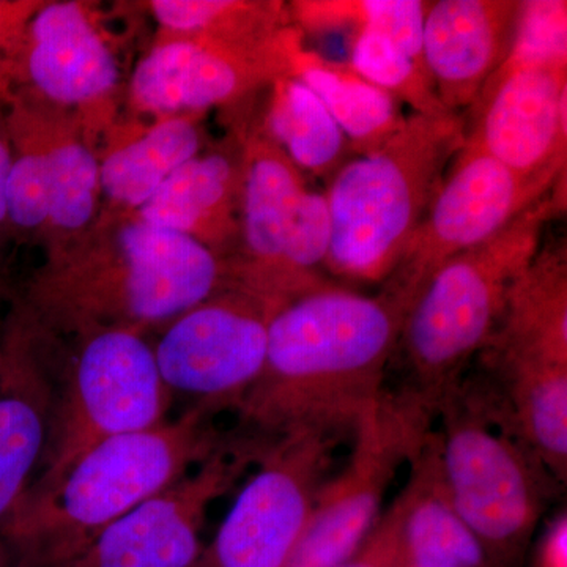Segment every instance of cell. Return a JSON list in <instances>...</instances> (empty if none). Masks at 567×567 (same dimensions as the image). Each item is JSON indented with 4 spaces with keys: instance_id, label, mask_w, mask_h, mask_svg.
<instances>
[{
    "instance_id": "obj_7",
    "label": "cell",
    "mask_w": 567,
    "mask_h": 567,
    "mask_svg": "<svg viewBox=\"0 0 567 567\" xmlns=\"http://www.w3.org/2000/svg\"><path fill=\"white\" fill-rule=\"evenodd\" d=\"M465 144L540 185L566 178L567 2L522 3L516 39L470 106Z\"/></svg>"
},
{
    "instance_id": "obj_24",
    "label": "cell",
    "mask_w": 567,
    "mask_h": 567,
    "mask_svg": "<svg viewBox=\"0 0 567 567\" xmlns=\"http://www.w3.org/2000/svg\"><path fill=\"white\" fill-rule=\"evenodd\" d=\"M270 89L265 133L298 169L317 177H333L350 151L333 115L298 78H279Z\"/></svg>"
},
{
    "instance_id": "obj_27",
    "label": "cell",
    "mask_w": 567,
    "mask_h": 567,
    "mask_svg": "<svg viewBox=\"0 0 567 567\" xmlns=\"http://www.w3.org/2000/svg\"><path fill=\"white\" fill-rule=\"evenodd\" d=\"M44 148L51 181L48 229L80 233L92 221L99 207L102 194L100 162L80 140H62L52 145L51 141L44 140Z\"/></svg>"
},
{
    "instance_id": "obj_10",
    "label": "cell",
    "mask_w": 567,
    "mask_h": 567,
    "mask_svg": "<svg viewBox=\"0 0 567 567\" xmlns=\"http://www.w3.org/2000/svg\"><path fill=\"white\" fill-rule=\"evenodd\" d=\"M342 439L301 434L268 446L194 567H289Z\"/></svg>"
},
{
    "instance_id": "obj_9",
    "label": "cell",
    "mask_w": 567,
    "mask_h": 567,
    "mask_svg": "<svg viewBox=\"0 0 567 567\" xmlns=\"http://www.w3.org/2000/svg\"><path fill=\"white\" fill-rule=\"evenodd\" d=\"M434 413L412 395L385 391L357 424L352 453L324 481L289 567H341L374 532L388 488L432 432Z\"/></svg>"
},
{
    "instance_id": "obj_16",
    "label": "cell",
    "mask_w": 567,
    "mask_h": 567,
    "mask_svg": "<svg viewBox=\"0 0 567 567\" xmlns=\"http://www.w3.org/2000/svg\"><path fill=\"white\" fill-rule=\"evenodd\" d=\"M520 0H439L425 13L423 58L446 111L470 110L513 48Z\"/></svg>"
},
{
    "instance_id": "obj_1",
    "label": "cell",
    "mask_w": 567,
    "mask_h": 567,
    "mask_svg": "<svg viewBox=\"0 0 567 567\" xmlns=\"http://www.w3.org/2000/svg\"><path fill=\"white\" fill-rule=\"evenodd\" d=\"M404 312L385 293L331 282L281 306L262 372L235 406V435L268 446L301 434L352 436L385 394Z\"/></svg>"
},
{
    "instance_id": "obj_2",
    "label": "cell",
    "mask_w": 567,
    "mask_h": 567,
    "mask_svg": "<svg viewBox=\"0 0 567 567\" xmlns=\"http://www.w3.org/2000/svg\"><path fill=\"white\" fill-rule=\"evenodd\" d=\"M221 410L194 404L175 421L92 447L51 491L28 496L3 543L24 567H66L117 518L188 475L229 440Z\"/></svg>"
},
{
    "instance_id": "obj_12",
    "label": "cell",
    "mask_w": 567,
    "mask_h": 567,
    "mask_svg": "<svg viewBox=\"0 0 567 567\" xmlns=\"http://www.w3.org/2000/svg\"><path fill=\"white\" fill-rule=\"evenodd\" d=\"M281 306L229 286L183 312L156 346V364L171 394L183 393L221 410H235L262 372L268 327Z\"/></svg>"
},
{
    "instance_id": "obj_33",
    "label": "cell",
    "mask_w": 567,
    "mask_h": 567,
    "mask_svg": "<svg viewBox=\"0 0 567 567\" xmlns=\"http://www.w3.org/2000/svg\"><path fill=\"white\" fill-rule=\"evenodd\" d=\"M0 336H2V333H0Z\"/></svg>"
},
{
    "instance_id": "obj_20",
    "label": "cell",
    "mask_w": 567,
    "mask_h": 567,
    "mask_svg": "<svg viewBox=\"0 0 567 567\" xmlns=\"http://www.w3.org/2000/svg\"><path fill=\"white\" fill-rule=\"evenodd\" d=\"M241 186L244 153H199L159 186L136 218L196 238L216 252V246L240 237Z\"/></svg>"
},
{
    "instance_id": "obj_4",
    "label": "cell",
    "mask_w": 567,
    "mask_h": 567,
    "mask_svg": "<svg viewBox=\"0 0 567 567\" xmlns=\"http://www.w3.org/2000/svg\"><path fill=\"white\" fill-rule=\"evenodd\" d=\"M565 207V197L551 189L494 237L446 260L410 306L395 347L409 374L402 391L435 417L440 402L486 349L511 284L535 259L544 229Z\"/></svg>"
},
{
    "instance_id": "obj_26",
    "label": "cell",
    "mask_w": 567,
    "mask_h": 567,
    "mask_svg": "<svg viewBox=\"0 0 567 567\" xmlns=\"http://www.w3.org/2000/svg\"><path fill=\"white\" fill-rule=\"evenodd\" d=\"M350 66L365 81L382 89L398 103L409 104L413 114L445 115L434 82L423 63L374 32H354Z\"/></svg>"
},
{
    "instance_id": "obj_28",
    "label": "cell",
    "mask_w": 567,
    "mask_h": 567,
    "mask_svg": "<svg viewBox=\"0 0 567 567\" xmlns=\"http://www.w3.org/2000/svg\"><path fill=\"white\" fill-rule=\"evenodd\" d=\"M402 511L395 498L352 559L341 567H404L401 543Z\"/></svg>"
},
{
    "instance_id": "obj_8",
    "label": "cell",
    "mask_w": 567,
    "mask_h": 567,
    "mask_svg": "<svg viewBox=\"0 0 567 567\" xmlns=\"http://www.w3.org/2000/svg\"><path fill=\"white\" fill-rule=\"evenodd\" d=\"M142 333L111 327L78 334L69 369L59 382L52 380L50 436L28 496L51 491L85 453L112 436L166 421L173 394Z\"/></svg>"
},
{
    "instance_id": "obj_11",
    "label": "cell",
    "mask_w": 567,
    "mask_h": 567,
    "mask_svg": "<svg viewBox=\"0 0 567 567\" xmlns=\"http://www.w3.org/2000/svg\"><path fill=\"white\" fill-rule=\"evenodd\" d=\"M554 188L522 178L464 142L382 293L405 316L446 260L494 237Z\"/></svg>"
},
{
    "instance_id": "obj_29",
    "label": "cell",
    "mask_w": 567,
    "mask_h": 567,
    "mask_svg": "<svg viewBox=\"0 0 567 567\" xmlns=\"http://www.w3.org/2000/svg\"><path fill=\"white\" fill-rule=\"evenodd\" d=\"M40 3L0 0V104L10 102L14 59L29 18Z\"/></svg>"
},
{
    "instance_id": "obj_14",
    "label": "cell",
    "mask_w": 567,
    "mask_h": 567,
    "mask_svg": "<svg viewBox=\"0 0 567 567\" xmlns=\"http://www.w3.org/2000/svg\"><path fill=\"white\" fill-rule=\"evenodd\" d=\"M303 47L298 28L278 39L238 43L183 37L156 44L136 66L134 103L163 117L205 111L292 76L293 55Z\"/></svg>"
},
{
    "instance_id": "obj_6",
    "label": "cell",
    "mask_w": 567,
    "mask_h": 567,
    "mask_svg": "<svg viewBox=\"0 0 567 567\" xmlns=\"http://www.w3.org/2000/svg\"><path fill=\"white\" fill-rule=\"evenodd\" d=\"M451 502L498 567L524 557L561 484L516 435L483 377H464L436 409Z\"/></svg>"
},
{
    "instance_id": "obj_22",
    "label": "cell",
    "mask_w": 567,
    "mask_h": 567,
    "mask_svg": "<svg viewBox=\"0 0 567 567\" xmlns=\"http://www.w3.org/2000/svg\"><path fill=\"white\" fill-rule=\"evenodd\" d=\"M292 76L319 96L358 156L379 151L404 126L406 117L393 96L365 81L350 63L328 61L301 47L293 55Z\"/></svg>"
},
{
    "instance_id": "obj_23",
    "label": "cell",
    "mask_w": 567,
    "mask_h": 567,
    "mask_svg": "<svg viewBox=\"0 0 567 567\" xmlns=\"http://www.w3.org/2000/svg\"><path fill=\"white\" fill-rule=\"evenodd\" d=\"M200 147L199 130L189 118H164L100 163L102 193L118 207L137 212Z\"/></svg>"
},
{
    "instance_id": "obj_18",
    "label": "cell",
    "mask_w": 567,
    "mask_h": 567,
    "mask_svg": "<svg viewBox=\"0 0 567 567\" xmlns=\"http://www.w3.org/2000/svg\"><path fill=\"white\" fill-rule=\"evenodd\" d=\"M308 189L301 171L270 140L264 126L245 142L240 237L244 252L229 265L233 286L274 301L289 303L279 268L295 212Z\"/></svg>"
},
{
    "instance_id": "obj_13",
    "label": "cell",
    "mask_w": 567,
    "mask_h": 567,
    "mask_svg": "<svg viewBox=\"0 0 567 567\" xmlns=\"http://www.w3.org/2000/svg\"><path fill=\"white\" fill-rule=\"evenodd\" d=\"M264 450L230 435L177 483L117 518L66 567H194L208 507L257 464Z\"/></svg>"
},
{
    "instance_id": "obj_5",
    "label": "cell",
    "mask_w": 567,
    "mask_h": 567,
    "mask_svg": "<svg viewBox=\"0 0 567 567\" xmlns=\"http://www.w3.org/2000/svg\"><path fill=\"white\" fill-rule=\"evenodd\" d=\"M465 142L461 114L406 117L379 151L347 159L328 185L331 240L324 270L385 282Z\"/></svg>"
},
{
    "instance_id": "obj_21",
    "label": "cell",
    "mask_w": 567,
    "mask_h": 567,
    "mask_svg": "<svg viewBox=\"0 0 567 567\" xmlns=\"http://www.w3.org/2000/svg\"><path fill=\"white\" fill-rule=\"evenodd\" d=\"M398 499L404 567H498L447 495L436 432L410 461Z\"/></svg>"
},
{
    "instance_id": "obj_15",
    "label": "cell",
    "mask_w": 567,
    "mask_h": 567,
    "mask_svg": "<svg viewBox=\"0 0 567 567\" xmlns=\"http://www.w3.org/2000/svg\"><path fill=\"white\" fill-rule=\"evenodd\" d=\"M118 82V65L80 2L40 3L14 59L11 96L37 93L63 106L103 100Z\"/></svg>"
},
{
    "instance_id": "obj_30",
    "label": "cell",
    "mask_w": 567,
    "mask_h": 567,
    "mask_svg": "<svg viewBox=\"0 0 567 567\" xmlns=\"http://www.w3.org/2000/svg\"><path fill=\"white\" fill-rule=\"evenodd\" d=\"M533 567H567V514L559 511L536 544Z\"/></svg>"
},
{
    "instance_id": "obj_19",
    "label": "cell",
    "mask_w": 567,
    "mask_h": 567,
    "mask_svg": "<svg viewBox=\"0 0 567 567\" xmlns=\"http://www.w3.org/2000/svg\"><path fill=\"white\" fill-rule=\"evenodd\" d=\"M480 357L487 372L567 371L565 245L539 249L511 284L502 319Z\"/></svg>"
},
{
    "instance_id": "obj_32",
    "label": "cell",
    "mask_w": 567,
    "mask_h": 567,
    "mask_svg": "<svg viewBox=\"0 0 567 567\" xmlns=\"http://www.w3.org/2000/svg\"><path fill=\"white\" fill-rule=\"evenodd\" d=\"M0 567H24L18 561V558L11 554L9 546L0 540Z\"/></svg>"
},
{
    "instance_id": "obj_3",
    "label": "cell",
    "mask_w": 567,
    "mask_h": 567,
    "mask_svg": "<svg viewBox=\"0 0 567 567\" xmlns=\"http://www.w3.org/2000/svg\"><path fill=\"white\" fill-rule=\"evenodd\" d=\"M117 246L43 271L29 287L25 322L74 334L111 327L144 331L230 286L227 262L188 235L136 218L118 230Z\"/></svg>"
},
{
    "instance_id": "obj_25",
    "label": "cell",
    "mask_w": 567,
    "mask_h": 567,
    "mask_svg": "<svg viewBox=\"0 0 567 567\" xmlns=\"http://www.w3.org/2000/svg\"><path fill=\"white\" fill-rule=\"evenodd\" d=\"M429 6L421 0H300L289 13L301 32H374L425 65L423 32Z\"/></svg>"
},
{
    "instance_id": "obj_17",
    "label": "cell",
    "mask_w": 567,
    "mask_h": 567,
    "mask_svg": "<svg viewBox=\"0 0 567 567\" xmlns=\"http://www.w3.org/2000/svg\"><path fill=\"white\" fill-rule=\"evenodd\" d=\"M51 409L48 365L11 320L0 336V540L9 536L39 473Z\"/></svg>"
},
{
    "instance_id": "obj_31",
    "label": "cell",
    "mask_w": 567,
    "mask_h": 567,
    "mask_svg": "<svg viewBox=\"0 0 567 567\" xmlns=\"http://www.w3.org/2000/svg\"><path fill=\"white\" fill-rule=\"evenodd\" d=\"M11 164V141L7 114L3 104H0V245L9 234V219H7V178Z\"/></svg>"
}]
</instances>
